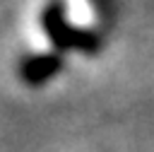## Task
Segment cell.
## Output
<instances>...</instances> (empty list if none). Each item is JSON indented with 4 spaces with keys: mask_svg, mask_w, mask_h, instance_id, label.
I'll return each mask as SVG.
<instances>
[{
    "mask_svg": "<svg viewBox=\"0 0 154 152\" xmlns=\"http://www.w3.org/2000/svg\"><path fill=\"white\" fill-rule=\"evenodd\" d=\"M58 70H60V58H55V55H36V58H29L24 63L22 77L29 84H41L48 77H53Z\"/></svg>",
    "mask_w": 154,
    "mask_h": 152,
    "instance_id": "cell-1",
    "label": "cell"
}]
</instances>
